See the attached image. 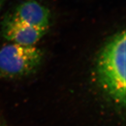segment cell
<instances>
[{
	"label": "cell",
	"mask_w": 126,
	"mask_h": 126,
	"mask_svg": "<svg viewBox=\"0 0 126 126\" xmlns=\"http://www.w3.org/2000/svg\"><path fill=\"white\" fill-rule=\"evenodd\" d=\"M126 32L109 39L100 50L96 63L99 85L116 105H126Z\"/></svg>",
	"instance_id": "cell-1"
},
{
	"label": "cell",
	"mask_w": 126,
	"mask_h": 126,
	"mask_svg": "<svg viewBox=\"0 0 126 126\" xmlns=\"http://www.w3.org/2000/svg\"><path fill=\"white\" fill-rule=\"evenodd\" d=\"M43 51L35 46L9 43L0 48V77L19 78L29 75L40 67Z\"/></svg>",
	"instance_id": "cell-2"
},
{
	"label": "cell",
	"mask_w": 126,
	"mask_h": 126,
	"mask_svg": "<svg viewBox=\"0 0 126 126\" xmlns=\"http://www.w3.org/2000/svg\"><path fill=\"white\" fill-rule=\"evenodd\" d=\"M48 30L31 26L7 14L1 25V34L11 43L34 46L46 34Z\"/></svg>",
	"instance_id": "cell-3"
},
{
	"label": "cell",
	"mask_w": 126,
	"mask_h": 126,
	"mask_svg": "<svg viewBox=\"0 0 126 126\" xmlns=\"http://www.w3.org/2000/svg\"><path fill=\"white\" fill-rule=\"evenodd\" d=\"M25 23L44 29H48L51 14L49 9L36 0H25L10 13Z\"/></svg>",
	"instance_id": "cell-4"
},
{
	"label": "cell",
	"mask_w": 126,
	"mask_h": 126,
	"mask_svg": "<svg viewBox=\"0 0 126 126\" xmlns=\"http://www.w3.org/2000/svg\"><path fill=\"white\" fill-rule=\"evenodd\" d=\"M6 1V0H0V12H1V9L4 5L5 2Z\"/></svg>",
	"instance_id": "cell-5"
},
{
	"label": "cell",
	"mask_w": 126,
	"mask_h": 126,
	"mask_svg": "<svg viewBox=\"0 0 126 126\" xmlns=\"http://www.w3.org/2000/svg\"><path fill=\"white\" fill-rule=\"evenodd\" d=\"M0 126H7L5 125V124L4 123L0 122Z\"/></svg>",
	"instance_id": "cell-6"
}]
</instances>
